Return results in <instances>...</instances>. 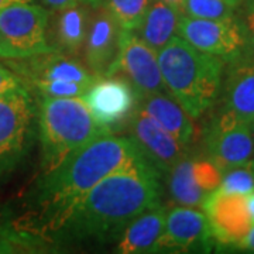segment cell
<instances>
[{
  "instance_id": "d6986e66",
  "label": "cell",
  "mask_w": 254,
  "mask_h": 254,
  "mask_svg": "<svg viewBox=\"0 0 254 254\" xmlns=\"http://www.w3.org/2000/svg\"><path fill=\"white\" fill-rule=\"evenodd\" d=\"M136 108L155 120L185 148L192 143L195 134L192 118L167 92L137 98Z\"/></svg>"
},
{
  "instance_id": "9a60e30c",
  "label": "cell",
  "mask_w": 254,
  "mask_h": 254,
  "mask_svg": "<svg viewBox=\"0 0 254 254\" xmlns=\"http://www.w3.org/2000/svg\"><path fill=\"white\" fill-rule=\"evenodd\" d=\"M122 28L103 6L92 7L83 53L88 69L95 76H109L120 48Z\"/></svg>"
},
{
  "instance_id": "8992f818",
  "label": "cell",
  "mask_w": 254,
  "mask_h": 254,
  "mask_svg": "<svg viewBox=\"0 0 254 254\" xmlns=\"http://www.w3.org/2000/svg\"><path fill=\"white\" fill-rule=\"evenodd\" d=\"M36 110L28 88L0 96V175L14 170L27 153Z\"/></svg>"
},
{
  "instance_id": "1f68e13d",
  "label": "cell",
  "mask_w": 254,
  "mask_h": 254,
  "mask_svg": "<svg viewBox=\"0 0 254 254\" xmlns=\"http://www.w3.org/2000/svg\"><path fill=\"white\" fill-rule=\"evenodd\" d=\"M18 3H34V0H0V10Z\"/></svg>"
},
{
  "instance_id": "4316f807",
  "label": "cell",
  "mask_w": 254,
  "mask_h": 254,
  "mask_svg": "<svg viewBox=\"0 0 254 254\" xmlns=\"http://www.w3.org/2000/svg\"><path fill=\"white\" fill-rule=\"evenodd\" d=\"M21 88H27L23 79L13 69H9L0 65V96L7 95L10 92L17 91Z\"/></svg>"
},
{
  "instance_id": "52a82bcc",
  "label": "cell",
  "mask_w": 254,
  "mask_h": 254,
  "mask_svg": "<svg viewBox=\"0 0 254 254\" xmlns=\"http://www.w3.org/2000/svg\"><path fill=\"white\" fill-rule=\"evenodd\" d=\"M178 36L206 54L232 63L249 53L245 30L237 16L229 18H198L182 14Z\"/></svg>"
},
{
  "instance_id": "9c48e42d",
  "label": "cell",
  "mask_w": 254,
  "mask_h": 254,
  "mask_svg": "<svg viewBox=\"0 0 254 254\" xmlns=\"http://www.w3.org/2000/svg\"><path fill=\"white\" fill-rule=\"evenodd\" d=\"M119 72L131 83L137 98L167 92L157 51L147 46L136 31L122 30L119 55L110 75Z\"/></svg>"
},
{
  "instance_id": "484cf974",
  "label": "cell",
  "mask_w": 254,
  "mask_h": 254,
  "mask_svg": "<svg viewBox=\"0 0 254 254\" xmlns=\"http://www.w3.org/2000/svg\"><path fill=\"white\" fill-rule=\"evenodd\" d=\"M243 1H245V7H243L242 17L239 18L245 30L249 53L254 54V0H243Z\"/></svg>"
},
{
  "instance_id": "44dd1931",
  "label": "cell",
  "mask_w": 254,
  "mask_h": 254,
  "mask_svg": "<svg viewBox=\"0 0 254 254\" xmlns=\"http://www.w3.org/2000/svg\"><path fill=\"white\" fill-rule=\"evenodd\" d=\"M181 13L161 0H153L137 34L154 51H160L178 33Z\"/></svg>"
},
{
  "instance_id": "277c9868",
  "label": "cell",
  "mask_w": 254,
  "mask_h": 254,
  "mask_svg": "<svg viewBox=\"0 0 254 254\" xmlns=\"http://www.w3.org/2000/svg\"><path fill=\"white\" fill-rule=\"evenodd\" d=\"M37 122L44 174L95 138L112 131L95 122L82 98H43Z\"/></svg>"
},
{
  "instance_id": "5bb4252c",
  "label": "cell",
  "mask_w": 254,
  "mask_h": 254,
  "mask_svg": "<svg viewBox=\"0 0 254 254\" xmlns=\"http://www.w3.org/2000/svg\"><path fill=\"white\" fill-rule=\"evenodd\" d=\"M210 227L205 212L190 206H175L167 210L160 250H202L209 252L213 246Z\"/></svg>"
},
{
  "instance_id": "83f0119b",
  "label": "cell",
  "mask_w": 254,
  "mask_h": 254,
  "mask_svg": "<svg viewBox=\"0 0 254 254\" xmlns=\"http://www.w3.org/2000/svg\"><path fill=\"white\" fill-rule=\"evenodd\" d=\"M235 249H236V250H240V252L254 253V223L253 226L250 227L249 233L243 237V240H242Z\"/></svg>"
},
{
  "instance_id": "d6a6232c",
  "label": "cell",
  "mask_w": 254,
  "mask_h": 254,
  "mask_svg": "<svg viewBox=\"0 0 254 254\" xmlns=\"http://www.w3.org/2000/svg\"><path fill=\"white\" fill-rule=\"evenodd\" d=\"M88 4H91L92 7H98V6H100L102 4V0H85Z\"/></svg>"
},
{
  "instance_id": "ba28073f",
  "label": "cell",
  "mask_w": 254,
  "mask_h": 254,
  "mask_svg": "<svg viewBox=\"0 0 254 254\" xmlns=\"http://www.w3.org/2000/svg\"><path fill=\"white\" fill-rule=\"evenodd\" d=\"M205 150L206 157L222 173L252 161L254 158L252 123L222 109L209 125Z\"/></svg>"
},
{
  "instance_id": "3957f363",
  "label": "cell",
  "mask_w": 254,
  "mask_h": 254,
  "mask_svg": "<svg viewBox=\"0 0 254 254\" xmlns=\"http://www.w3.org/2000/svg\"><path fill=\"white\" fill-rule=\"evenodd\" d=\"M164 86L192 119L200 118L218 100L226 63L192 47L180 36L157 51Z\"/></svg>"
},
{
  "instance_id": "5b68a950",
  "label": "cell",
  "mask_w": 254,
  "mask_h": 254,
  "mask_svg": "<svg viewBox=\"0 0 254 254\" xmlns=\"http://www.w3.org/2000/svg\"><path fill=\"white\" fill-rule=\"evenodd\" d=\"M50 11L36 3L0 10V58L26 60L54 51L48 43Z\"/></svg>"
},
{
  "instance_id": "ac0fdd59",
  "label": "cell",
  "mask_w": 254,
  "mask_h": 254,
  "mask_svg": "<svg viewBox=\"0 0 254 254\" xmlns=\"http://www.w3.org/2000/svg\"><path fill=\"white\" fill-rule=\"evenodd\" d=\"M223 108L247 123L254 122V54L247 53L227 63Z\"/></svg>"
},
{
  "instance_id": "ffe728a7",
  "label": "cell",
  "mask_w": 254,
  "mask_h": 254,
  "mask_svg": "<svg viewBox=\"0 0 254 254\" xmlns=\"http://www.w3.org/2000/svg\"><path fill=\"white\" fill-rule=\"evenodd\" d=\"M167 208L157 205L134 218L122 230L116 252L123 254L158 252L165 225Z\"/></svg>"
},
{
  "instance_id": "7402d4cb",
  "label": "cell",
  "mask_w": 254,
  "mask_h": 254,
  "mask_svg": "<svg viewBox=\"0 0 254 254\" xmlns=\"http://www.w3.org/2000/svg\"><path fill=\"white\" fill-rule=\"evenodd\" d=\"M153 0H102L105 9L116 20L122 30L136 31Z\"/></svg>"
},
{
  "instance_id": "cb8c5ba5",
  "label": "cell",
  "mask_w": 254,
  "mask_h": 254,
  "mask_svg": "<svg viewBox=\"0 0 254 254\" xmlns=\"http://www.w3.org/2000/svg\"><path fill=\"white\" fill-rule=\"evenodd\" d=\"M219 188L225 192L249 195L254 190V158L249 163L222 173Z\"/></svg>"
},
{
  "instance_id": "6da1fadb",
  "label": "cell",
  "mask_w": 254,
  "mask_h": 254,
  "mask_svg": "<svg viewBox=\"0 0 254 254\" xmlns=\"http://www.w3.org/2000/svg\"><path fill=\"white\" fill-rule=\"evenodd\" d=\"M161 177L147 163L134 164L103 178L73 208L61 229L78 239H105L160 205Z\"/></svg>"
},
{
  "instance_id": "2e32d148",
  "label": "cell",
  "mask_w": 254,
  "mask_h": 254,
  "mask_svg": "<svg viewBox=\"0 0 254 254\" xmlns=\"http://www.w3.org/2000/svg\"><path fill=\"white\" fill-rule=\"evenodd\" d=\"M13 71L23 79L24 85L37 81H69L89 88L98 76L88 69L76 57L50 51L11 64Z\"/></svg>"
},
{
  "instance_id": "4dcf8cb0",
  "label": "cell",
  "mask_w": 254,
  "mask_h": 254,
  "mask_svg": "<svg viewBox=\"0 0 254 254\" xmlns=\"http://www.w3.org/2000/svg\"><path fill=\"white\" fill-rule=\"evenodd\" d=\"M246 202H247V209H249L250 218H252V220H253L254 223V190L252 193L246 195Z\"/></svg>"
},
{
  "instance_id": "8fae6325",
  "label": "cell",
  "mask_w": 254,
  "mask_h": 254,
  "mask_svg": "<svg viewBox=\"0 0 254 254\" xmlns=\"http://www.w3.org/2000/svg\"><path fill=\"white\" fill-rule=\"evenodd\" d=\"M81 98L95 122L109 130L128 120L137 106L131 83L115 75L96 78Z\"/></svg>"
},
{
  "instance_id": "e0dca14e",
  "label": "cell",
  "mask_w": 254,
  "mask_h": 254,
  "mask_svg": "<svg viewBox=\"0 0 254 254\" xmlns=\"http://www.w3.org/2000/svg\"><path fill=\"white\" fill-rule=\"evenodd\" d=\"M92 6L86 1L55 10L48 24V43L54 51L71 57H81L91 23Z\"/></svg>"
},
{
  "instance_id": "30bf717a",
  "label": "cell",
  "mask_w": 254,
  "mask_h": 254,
  "mask_svg": "<svg viewBox=\"0 0 254 254\" xmlns=\"http://www.w3.org/2000/svg\"><path fill=\"white\" fill-rule=\"evenodd\" d=\"M210 227V235L219 247L235 249L253 226L246 195L216 188L202 203Z\"/></svg>"
},
{
  "instance_id": "7a4b0ae2",
  "label": "cell",
  "mask_w": 254,
  "mask_h": 254,
  "mask_svg": "<svg viewBox=\"0 0 254 254\" xmlns=\"http://www.w3.org/2000/svg\"><path fill=\"white\" fill-rule=\"evenodd\" d=\"M141 161L145 160L133 138L115 136L112 131L82 147L61 165L44 174L40 182L38 199L48 223L61 229L73 208L96 184Z\"/></svg>"
},
{
  "instance_id": "836d02e7",
  "label": "cell",
  "mask_w": 254,
  "mask_h": 254,
  "mask_svg": "<svg viewBox=\"0 0 254 254\" xmlns=\"http://www.w3.org/2000/svg\"><path fill=\"white\" fill-rule=\"evenodd\" d=\"M252 127H253V136H254V122H253V125H252Z\"/></svg>"
},
{
  "instance_id": "7c38bea8",
  "label": "cell",
  "mask_w": 254,
  "mask_h": 254,
  "mask_svg": "<svg viewBox=\"0 0 254 254\" xmlns=\"http://www.w3.org/2000/svg\"><path fill=\"white\" fill-rule=\"evenodd\" d=\"M128 131L143 158L161 178L168 177L174 165L187 155V148L175 137L137 108L128 119Z\"/></svg>"
},
{
  "instance_id": "d4e9b609",
  "label": "cell",
  "mask_w": 254,
  "mask_h": 254,
  "mask_svg": "<svg viewBox=\"0 0 254 254\" xmlns=\"http://www.w3.org/2000/svg\"><path fill=\"white\" fill-rule=\"evenodd\" d=\"M43 98H81L86 86L69 81H37L31 83Z\"/></svg>"
},
{
  "instance_id": "4fadbf2b",
  "label": "cell",
  "mask_w": 254,
  "mask_h": 254,
  "mask_svg": "<svg viewBox=\"0 0 254 254\" xmlns=\"http://www.w3.org/2000/svg\"><path fill=\"white\" fill-rule=\"evenodd\" d=\"M168 190L174 202L181 206H202L210 192L222 181V171L206 158L182 157L168 174Z\"/></svg>"
},
{
  "instance_id": "f546056e",
  "label": "cell",
  "mask_w": 254,
  "mask_h": 254,
  "mask_svg": "<svg viewBox=\"0 0 254 254\" xmlns=\"http://www.w3.org/2000/svg\"><path fill=\"white\" fill-rule=\"evenodd\" d=\"M164 3H167L168 6H171L175 10H178L181 14H184V6H185V0H161Z\"/></svg>"
},
{
  "instance_id": "603a6c76",
  "label": "cell",
  "mask_w": 254,
  "mask_h": 254,
  "mask_svg": "<svg viewBox=\"0 0 254 254\" xmlns=\"http://www.w3.org/2000/svg\"><path fill=\"white\" fill-rule=\"evenodd\" d=\"M243 0H185L184 14L198 18H229L236 16Z\"/></svg>"
},
{
  "instance_id": "f1b7e54d",
  "label": "cell",
  "mask_w": 254,
  "mask_h": 254,
  "mask_svg": "<svg viewBox=\"0 0 254 254\" xmlns=\"http://www.w3.org/2000/svg\"><path fill=\"white\" fill-rule=\"evenodd\" d=\"M81 1H85V0H43L44 6H47L48 9L54 10V11L69 7V6H73V4L81 3Z\"/></svg>"
}]
</instances>
